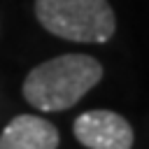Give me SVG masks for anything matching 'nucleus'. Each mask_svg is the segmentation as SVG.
<instances>
[{"label":"nucleus","instance_id":"obj_1","mask_svg":"<svg viewBox=\"0 0 149 149\" xmlns=\"http://www.w3.org/2000/svg\"><path fill=\"white\" fill-rule=\"evenodd\" d=\"M102 79V65L88 54H63L35 65L23 79V98L40 112L77 105Z\"/></svg>","mask_w":149,"mask_h":149},{"label":"nucleus","instance_id":"obj_2","mask_svg":"<svg viewBox=\"0 0 149 149\" xmlns=\"http://www.w3.org/2000/svg\"><path fill=\"white\" fill-rule=\"evenodd\" d=\"M35 19L51 35L70 42H107L116 28L107 0H35Z\"/></svg>","mask_w":149,"mask_h":149},{"label":"nucleus","instance_id":"obj_3","mask_svg":"<svg viewBox=\"0 0 149 149\" xmlns=\"http://www.w3.org/2000/svg\"><path fill=\"white\" fill-rule=\"evenodd\" d=\"M74 137L86 149H133L130 123L112 109H88L74 119Z\"/></svg>","mask_w":149,"mask_h":149},{"label":"nucleus","instance_id":"obj_4","mask_svg":"<svg viewBox=\"0 0 149 149\" xmlns=\"http://www.w3.org/2000/svg\"><path fill=\"white\" fill-rule=\"evenodd\" d=\"M58 128L37 114H19L0 133V149H58Z\"/></svg>","mask_w":149,"mask_h":149}]
</instances>
